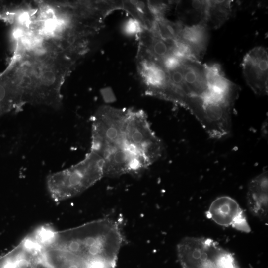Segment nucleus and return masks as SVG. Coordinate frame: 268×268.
I'll return each instance as SVG.
<instances>
[{
    "instance_id": "1",
    "label": "nucleus",
    "mask_w": 268,
    "mask_h": 268,
    "mask_svg": "<svg viewBox=\"0 0 268 268\" xmlns=\"http://www.w3.org/2000/svg\"><path fill=\"white\" fill-rule=\"evenodd\" d=\"M91 127L90 150L103 160L104 177L138 175L162 155V142L141 110L103 106Z\"/></svg>"
},
{
    "instance_id": "2",
    "label": "nucleus",
    "mask_w": 268,
    "mask_h": 268,
    "mask_svg": "<svg viewBox=\"0 0 268 268\" xmlns=\"http://www.w3.org/2000/svg\"><path fill=\"white\" fill-rule=\"evenodd\" d=\"M102 177L103 160L90 150L81 161L51 175L48 179V186L54 196L70 197L87 189Z\"/></svg>"
},
{
    "instance_id": "3",
    "label": "nucleus",
    "mask_w": 268,
    "mask_h": 268,
    "mask_svg": "<svg viewBox=\"0 0 268 268\" xmlns=\"http://www.w3.org/2000/svg\"><path fill=\"white\" fill-rule=\"evenodd\" d=\"M180 264L182 268H240L233 254L216 243L197 246Z\"/></svg>"
},
{
    "instance_id": "4",
    "label": "nucleus",
    "mask_w": 268,
    "mask_h": 268,
    "mask_svg": "<svg viewBox=\"0 0 268 268\" xmlns=\"http://www.w3.org/2000/svg\"><path fill=\"white\" fill-rule=\"evenodd\" d=\"M243 73L247 85L255 94L263 96L268 90V55L267 49L257 46L244 57Z\"/></svg>"
},
{
    "instance_id": "5",
    "label": "nucleus",
    "mask_w": 268,
    "mask_h": 268,
    "mask_svg": "<svg viewBox=\"0 0 268 268\" xmlns=\"http://www.w3.org/2000/svg\"><path fill=\"white\" fill-rule=\"evenodd\" d=\"M207 217L217 224L231 227L244 233H249L251 228L243 210L233 198L223 196L216 198L206 211Z\"/></svg>"
},
{
    "instance_id": "6",
    "label": "nucleus",
    "mask_w": 268,
    "mask_h": 268,
    "mask_svg": "<svg viewBox=\"0 0 268 268\" xmlns=\"http://www.w3.org/2000/svg\"><path fill=\"white\" fill-rule=\"evenodd\" d=\"M264 171L249 182L247 192V204L250 212L262 221L268 219V176Z\"/></svg>"
},
{
    "instance_id": "7",
    "label": "nucleus",
    "mask_w": 268,
    "mask_h": 268,
    "mask_svg": "<svg viewBox=\"0 0 268 268\" xmlns=\"http://www.w3.org/2000/svg\"><path fill=\"white\" fill-rule=\"evenodd\" d=\"M208 31L202 25L184 26L176 40L185 43L191 50L195 60L200 61L206 50Z\"/></svg>"
},
{
    "instance_id": "8",
    "label": "nucleus",
    "mask_w": 268,
    "mask_h": 268,
    "mask_svg": "<svg viewBox=\"0 0 268 268\" xmlns=\"http://www.w3.org/2000/svg\"><path fill=\"white\" fill-rule=\"evenodd\" d=\"M232 2V0H208L202 25L208 30L221 27L230 17Z\"/></svg>"
},
{
    "instance_id": "9",
    "label": "nucleus",
    "mask_w": 268,
    "mask_h": 268,
    "mask_svg": "<svg viewBox=\"0 0 268 268\" xmlns=\"http://www.w3.org/2000/svg\"><path fill=\"white\" fill-rule=\"evenodd\" d=\"M180 22L185 26L202 25L208 0H190L178 2Z\"/></svg>"
},
{
    "instance_id": "10",
    "label": "nucleus",
    "mask_w": 268,
    "mask_h": 268,
    "mask_svg": "<svg viewBox=\"0 0 268 268\" xmlns=\"http://www.w3.org/2000/svg\"><path fill=\"white\" fill-rule=\"evenodd\" d=\"M143 27L141 24L134 19H129L124 24L123 31L128 35H139L142 30Z\"/></svg>"
},
{
    "instance_id": "11",
    "label": "nucleus",
    "mask_w": 268,
    "mask_h": 268,
    "mask_svg": "<svg viewBox=\"0 0 268 268\" xmlns=\"http://www.w3.org/2000/svg\"><path fill=\"white\" fill-rule=\"evenodd\" d=\"M42 85L46 87H50L53 85L55 78L53 73L50 71H47L44 73L41 79Z\"/></svg>"
},
{
    "instance_id": "12",
    "label": "nucleus",
    "mask_w": 268,
    "mask_h": 268,
    "mask_svg": "<svg viewBox=\"0 0 268 268\" xmlns=\"http://www.w3.org/2000/svg\"><path fill=\"white\" fill-rule=\"evenodd\" d=\"M15 268H18L16 265V263L15 262ZM35 268V267H34V265H32L31 263L30 264V265L26 268Z\"/></svg>"
}]
</instances>
